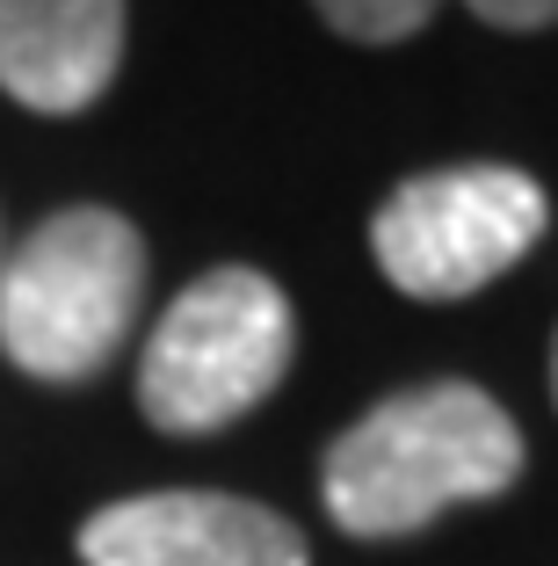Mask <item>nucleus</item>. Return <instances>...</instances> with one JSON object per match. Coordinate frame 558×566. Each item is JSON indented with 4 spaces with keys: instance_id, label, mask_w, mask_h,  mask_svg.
<instances>
[{
    "instance_id": "f257e3e1",
    "label": "nucleus",
    "mask_w": 558,
    "mask_h": 566,
    "mask_svg": "<svg viewBox=\"0 0 558 566\" xmlns=\"http://www.w3.org/2000/svg\"><path fill=\"white\" fill-rule=\"evenodd\" d=\"M523 429L464 378L413 385L334 436L319 494L348 537H407L457 501H493L523 480Z\"/></svg>"
},
{
    "instance_id": "f03ea898",
    "label": "nucleus",
    "mask_w": 558,
    "mask_h": 566,
    "mask_svg": "<svg viewBox=\"0 0 558 566\" xmlns=\"http://www.w3.org/2000/svg\"><path fill=\"white\" fill-rule=\"evenodd\" d=\"M146 298V240L131 218L73 203L0 269V349L22 378L81 385L124 349Z\"/></svg>"
},
{
    "instance_id": "7ed1b4c3",
    "label": "nucleus",
    "mask_w": 558,
    "mask_h": 566,
    "mask_svg": "<svg viewBox=\"0 0 558 566\" xmlns=\"http://www.w3.org/2000/svg\"><path fill=\"white\" fill-rule=\"evenodd\" d=\"M297 313L262 269H211L160 313L138 356V407L167 436H203L254 415L283 385Z\"/></svg>"
},
{
    "instance_id": "20e7f679",
    "label": "nucleus",
    "mask_w": 558,
    "mask_h": 566,
    "mask_svg": "<svg viewBox=\"0 0 558 566\" xmlns=\"http://www.w3.org/2000/svg\"><path fill=\"white\" fill-rule=\"evenodd\" d=\"M551 226V197L537 175L501 160L413 175L370 218V254L407 298H472L508 276Z\"/></svg>"
},
{
    "instance_id": "39448f33",
    "label": "nucleus",
    "mask_w": 558,
    "mask_h": 566,
    "mask_svg": "<svg viewBox=\"0 0 558 566\" xmlns=\"http://www.w3.org/2000/svg\"><path fill=\"white\" fill-rule=\"evenodd\" d=\"M87 566H305V537L276 509L240 494H131L81 531Z\"/></svg>"
},
{
    "instance_id": "423d86ee",
    "label": "nucleus",
    "mask_w": 558,
    "mask_h": 566,
    "mask_svg": "<svg viewBox=\"0 0 558 566\" xmlns=\"http://www.w3.org/2000/svg\"><path fill=\"white\" fill-rule=\"evenodd\" d=\"M124 66V0H0V87L36 117H81Z\"/></svg>"
},
{
    "instance_id": "0eeeda50",
    "label": "nucleus",
    "mask_w": 558,
    "mask_h": 566,
    "mask_svg": "<svg viewBox=\"0 0 558 566\" xmlns=\"http://www.w3.org/2000/svg\"><path fill=\"white\" fill-rule=\"evenodd\" d=\"M313 8L341 36H356V44H399V36H413L443 0H313Z\"/></svg>"
},
{
    "instance_id": "6e6552de",
    "label": "nucleus",
    "mask_w": 558,
    "mask_h": 566,
    "mask_svg": "<svg viewBox=\"0 0 558 566\" xmlns=\"http://www.w3.org/2000/svg\"><path fill=\"white\" fill-rule=\"evenodd\" d=\"M478 22H493V30H544V22H558V0H464Z\"/></svg>"
},
{
    "instance_id": "1a4fd4ad",
    "label": "nucleus",
    "mask_w": 558,
    "mask_h": 566,
    "mask_svg": "<svg viewBox=\"0 0 558 566\" xmlns=\"http://www.w3.org/2000/svg\"><path fill=\"white\" fill-rule=\"evenodd\" d=\"M551 400H558V342H551Z\"/></svg>"
}]
</instances>
